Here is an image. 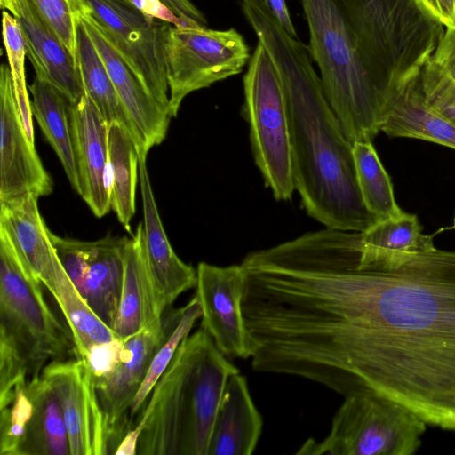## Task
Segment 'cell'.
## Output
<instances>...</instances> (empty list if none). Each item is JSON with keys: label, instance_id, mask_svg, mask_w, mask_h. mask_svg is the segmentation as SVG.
<instances>
[{"label": "cell", "instance_id": "1", "mask_svg": "<svg viewBox=\"0 0 455 455\" xmlns=\"http://www.w3.org/2000/svg\"><path fill=\"white\" fill-rule=\"evenodd\" d=\"M360 239L325 228L283 250L267 300L276 365L455 431V251L391 252Z\"/></svg>", "mask_w": 455, "mask_h": 455}, {"label": "cell", "instance_id": "2", "mask_svg": "<svg viewBox=\"0 0 455 455\" xmlns=\"http://www.w3.org/2000/svg\"><path fill=\"white\" fill-rule=\"evenodd\" d=\"M242 9L283 82L294 188L305 211L325 228L367 230L377 220L359 190L354 144L326 98L308 47L290 36L263 3L242 0Z\"/></svg>", "mask_w": 455, "mask_h": 455}, {"label": "cell", "instance_id": "3", "mask_svg": "<svg viewBox=\"0 0 455 455\" xmlns=\"http://www.w3.org/2000/svg\"><path fill=\"white\" fill-rule=\"evenodd\" d=\"M43 286L0 228V398L50 362L77 356L71 331L47 304Z\"/></svg>", "mask_w": 455, "mask_h": 455}, {"label": "cell", "instance_id": "4", "mask_svg": "<svg viewBox=\"0 0 455 455\" xmlns=\"http://www.w3.org/2000/svg\"><path fill=\"white\" fill-rule=\"evenodd\" d=\"M374 74L394 99L418 77L445 31L419 0H348Z\"/></svg>", "mask_w": 455, "mask_h": 455}, {"label": "cell", "instance_id": "5", "mask_svg": "<svg viewBox=\"0 0 455 455\" xmlns=\"http://www.w3.org/2000/svg\"><path fill=\"white\" fill-rule=\"evenodd\" d=\"M427 424L400 403L375 393L345 396L329 435L307 440L301 455H411L421 446Z\"/></svg>", "mask_w": 455, "mask_h": 455}, {"label": "cell", "instance_id": "6", "mask_svg": "<svg viewBox=\"0 0 455 455\" xmlns=\"http://www.w3.org/2000/svg\"><path fill=\"white\" fill-rule=\"evenodd\" d=\"M243 94L254 162L274 197L288 200L295 188L286 97L278 69L259 41L243 76Z\"/></svg>", "mask_w": 455, "mask_h": 455}, {"label": "cell", "instance_id": "7", "mask_svg": "<svg viewBox=\"0 0 455 455\" xmlns=\"http://www.w3.org/2000/svg\"><path fill=\"white\" fill-rule=\"evenodd\" d=\"M207 336L200 327L182 341L152 389L137 425L123 438L116 455H180L195 405L194 369Z\"/></svg>", "mask_w": 455, "mask_h": 455}, {"label": "cell", "instance_id": "8", "mask_svg": "<svg viewBox=\"0 0 455 455\" xmlns=\"http://www.w3.org/2000/svg\"><path fill=\"white\" fill-rule=\"evenodd\" d=\"M249 57V47L235 28L214 30L171 25L164 45L171 116H177L189 93L239 74Z\"/></svg>", "mask_w": 455, "mask_h": 455}, {"label": "cell", "instance_id": "9", "mask_svg": "<svg viewBox=\"0 0 455 455\" xmlns=\"http://www.w3.org/2000/svg\"><path fill=\"white\" fill-rule=\"evenodd\" d=\"M83 1L86 13L149 92L169 110L164 45L172 24L145 14L127 0Z\"/></svg>", "mask_w": 455, "mask_h": 455}, {"label": "cell", "instance_id": "10", "mask_svg": "<svg viewBox=\"0 0 455 455\" xmlns=\"http://www.w3.org/2000/svg\"><path fill=\"white\" fill-rule=\"evenodd\" d=\"M180 315L170 308L162 320L122 339L116 359L101 375L94 377L108 437L109 454H116L131 431L129 412L148 373L152 359L165 341Z\"/></svg>", "mask_w": 455, "mask_h": 455}, {"label": "cell", "instance_id": "11", "mask_svg": "<svg viewBox=\"0 0 455 455\" xmlns=\"http://www.w3.org/2000/svg\"><path fill=\"white\" fill-rule=\"evenodd\" d=\"M50 238L80 296L112 328L119 307L130 239L108 235L87 242L62 238L51 231Z\"/></svg>", "mask_w": 455, "mask_h": 455}, {"label": "cell", "instance_id": "12", "mask_svg": "<svg viewBox=\"0 0 455 455\" xmlns=\"http://www.w3.org/2000/svg\"><path fill=\"white\" fill-rule=\"evenodd\" d=\"M41 374L60 403L70 454H109L105 419L89 363L78 356L55 360L47 363Z\"/></svg>", "mask_w": 455, "mask_h": 455}, {"label": "cell", "instance_id": "13", "mask_svg": "<svg viewBox=\"0 0 455 455\" xmlns=\"http://www.w3.org/2000/svg\"><path fill=\"white\" fill-rule=\"evenodd\" d=\"M242 265L219 267L200 262L196 267V296L202 310L201 327L227 357L251 356L242 302L245 291Z\"/></svg>", "mask_w": 455, "mask_h": 455}, {"label": "cell", "instance_id": "14", "mask_svg": "<svg viewBox=\"0 0 455 455\" xmlns=\"http://www.w3.org/2000/svg\"><path fill=\"white\" fill-rule=\"evenodd\" d=\"M0 71V203L48 196L52 180L24 128L9 65Z\"/></svg>", "mask_w": 455, "mask_h": 455}, {"label": "cell", "instance_id": "15", "mask_svg": "<svg viewBox=\"0 0 455 455\" xmlns=\"http://www.w3.org/2000/svg\"><path fill=\"white\" fill-rule=\"evenodd\" d=\"M139 153V177L143 204L144 257L147 274L162 314L185 291L195 288L196 269L174 252L157 210L146 166L147 155Z\"/></svg>", "mask_w": 455, "mask_h": 455}, {"label": "cell", "instance_id": "16", "mask_svg": "<svg viewBox=\"0 0 455 455\" xmlns=\"http://www.w3.org/2000/svg\"><path fill=\"white\" fill-rule=\"evenodd\" d=\"M78 172V194L93 214L101 218L111 209L108 180V127L93 101L84 94L69 108Z\"/></svg>", "mask_w": 455, "mask_h": 455}, {"label": "cell", "instance_id": "17", "mask_svg": "<svg viewBox=\"0 0 455 455\" xmlns=\"http://www.w3.org/2000/svg\"><path fill=\"white\" fill-rule=\"evenodd\" d=\"M81 20L96 46L126 111L138 128L146 150L160 144L167 134L171 115L111 44L93 20L85 13Z\"/></svg>", "mask_w": 455, "mask_h": 455}, {"label": "cell", "instance_id": "18", "mask_svg": "<svg viewBox=\"0 0 455 455\" xmlns=\"http://www.w3.org/2000/svg\"><path fill=\"white\" fill-rule=\"evenodd\" d=\"M38 198L29 194L0 203V228L7 233L28 268L47 290L66 271L39 212Z\"/></svg>", "mask_w": 455, "mask_h": 455}, {"label": "cell", "instance_id": "19", "mask_svg": "<svg viewBox=\"0 0 455 455\" xmlns=\"http://www.w3.org/2000/svg\"><path fill=\"white\" fill-rule=\"evenodd\" d=\"M17 19L22 29L27 56L36 76L52 84L71 104L77 102L85 92L76 57L29 0H22Z\"/></svg>", "mask_w": 455, "mask_h": 455}, {"label": "cell", "instance_id": "20", "mask_svg": "<svg viewBox=\"0 0 455 455\" xmlns=\"http://www.w3.org/2000/svg\"><path fill=\"white\" fill-rule=\"evenodd\" d=\"M263 420L249 392L246 379L231 375L215 416L208 455H251L257 447Z\"/></svg>", "mask_w": 455, "mask_h": 455}, {"label": "cell", "instance_id": "21", "mask_svg": "<svg viewBox=\"0 0 455 455\" xmlns=\"http://www.w3.org/2000/svg\"><path fill=\"white\" fill-rule=\"evenodd\" d=\"M147 274L144 257V228L140 222L130 239L118 310L112 326L116 335L126 339L162 320Z\"/></svg>", "mask_w": 455, "mask_h": 455}, {"label": "cell", "instance_id": "22", "mask_svg": "<svg viewBox=\"0 0 455 455\" xmlns=\"http://www.w3.org/2000/svg\"><path fill=\"white\" fill-rule=\"evenodd\" d=\"M380 132L393 138L423 140L455 149V124L427 105L419 84V76L396 93Z\"/></svg>", "mask_w": 455, "mask_h": 455}, {"label": "cell", "instance_id": "23", "mask_svg": "<svg viewBox=\"0 0 455 455\" xmlns=\"http://www.w3.org/2000/svg\"><path fill=\"white\" fill-rule=\"evenodd\" d=\"M76 60L85 94L108 124H118L133 139L138 152L148 156L142 137L122 103L107 68L81 18L76 28Z\"/></svg>", "mask_w": 455, "mask_h": 455}, {"label": "cell", "instance_id": "24", "mask_svg": "<svg viewBox=\"0 0 455 455\" xmlns=\"http://www.w3.org/2000/svg\"><path fill=\"white\" fill-rule=\"evenodd\" d=\"M32 403L21 455H71L59 399L41 372L26 383Z\"/></svg>", "mask_w": 455, "mask_h": 455}, {"label": "cell", "instance_id": "25", "mask_svg": "<svg viewBox=\"0 0 455 455\" xmlns=\"http://www.w3.org/2000/svg\"><path fill=\"white\" fill-rule=\"evenodd\" d=\"M28 89L32 95V115L58 156L73 189L78 193L79 180L71 132L70 102L52 84L36 76Z\"/></svg>", "mask_w": 455, "mask_h": 455}, {"label": "cell", "instance_id": "26", "mask_svg": "<svg viewBox=\"0 0 455 455\" xmlns=\"http://www.w3.org/2000/svg\"><path fill=\"white\" fill-rule=\"evenodd\" d=\"M108 160L111 209L130 232L131 220L135 213L139 153L131 135L115 124L108 127Z\"/></svg>", "mask_w": 455, "mask_h": 455}, {"label": "cell", "instance_id": "27", "mask_svg": "<svg viewBox=\"0 0 455 455\" xmlns=\"http://www.w3.org/2000/svg\"><path fill=\"white\" fill-rule=\"evenodd\" d=\"M47 291L71 331L78 357L86 361L93 348L119 339L83 299L66 272Z\"/></svg>", "mask_w": 455, "mask_h": 455}, {"label": "cell", "instance_id": "28", "mask_svg": "<svg viewBox=\"0 0 455 455\" xmlns=\"http://www.w3.org/2000/svg\"><path fill=\"white\" fill-rule=\"evenodd\" d=\"M353 153L359 190L367 210L377 221L401 216L391 179L384 168L372 141H356Z\"/></svg>", "mask_w": 455, "mask_h": 455}, {"label": "cell", "instance_id": "29", "mask_svg": "<svg viewBox=\"0 0 455 455\" xmlns=\"http://www.w3.org/2000/svg\"><path fill=\"white\" fill-rule=\"evenodd\" d=\"M202 310L196 295L182 307L178 322L154 355L148 373L139 389L129 412L131 430L135 427L155 385L170 364L182 341L189 335Z\"/></svg>", "mask_w": 455, "mask_h": 455}, {"label": "cell", "instance_id": "30", "mask_svg": "<svg viewBox=\"0 0 455 455\" xmlns=\"http://www.w3.org/2000/svg\"><path fill=\"white\" fill-rule=\"evenodd\" d=\"M435 235H424L418 217L404 212L399 217L377 221L361 232V240L382 251L415 253L433 249Z\"/></svg>", "mask_w": 455, "mask_h": 455}, {"label": "cell", "instance_id": "31", "mask_svg": "<svg viewBox=\"0 0 455 455\" xmlns=\"http://www.w3.org/2000/svg\"><path fill=\"white\" fill-rule=\"evenodd\" d=\"M3 38L8 65L11 70L17 104L26 132L34 140L31 101L29 100L25 77L26 45L19 20L7 12H3Z\"/></svg>", "mask_w": 455, "mask_h": 455}, {"label": "cell", "instance_id": "32", "mask_svg": "<svg viewBox=\"0 0 455 455\" xmlns=\"http://www.w3.org/2000/svg\"><path fill=\"white\" fill-rule=\"evenodd\" d=\"M27 381L19 384L0 405V455H21L32 411Z\"/></svg>", "mask_w": 455, "mask_h": 455}, {"label": "cell", "instance_id": "33", "mask_svg": "<svg viewBox=\"0 0 455 455\" xmlns=\"http://www.w3.org/2000/svg\"><path fill=\"white\" fill-rule=\"evenodd\" d=\"M29 2L76 59L77 23L80 18L86 13L84 1L29 0Z\"/></svg>", "mask_w": 455, "mask_h": 455}, {"label": "cell", "instance_id": "34", "mask_svg": "<svg viewBox=\"0 0 455 455\" xmlns=\"http://www.w3.org/2000/svg\"><path fill=\"white\" fill-rule=\"evenodd\" d=\"M419 84L427 105L455 124V83L432 59L420 72Z\"/></svg>", "mask_w": 455, "mask_h": 455}, {"label": "cell", "instance_id": "35", "mask_svg": "<svg viewBox=\"0 0 455 455\" xmlns=\"http://www.w3.org/2000/svg\"><path fill=\"white\" fill-rule=\"evenodd\" d=\"M432 60L455 83V27L445 28Z\"/></svg>", "mask_w": 455, "mask_h": 455}, {"label": "cell", "instance_id": "36", "mask_svg": "<svg viewBox=\"0 0 455 455\" xmlns=\"http://www.w3.org/2000/svg\"><path fill=\"white\" fill-rule=\"evenodd\" d=\"M174 16L180 19L185 27L206 28L207 20L204 14L190 0H159Z\"/></svg>", "mask_w": 455, "mask_h": 455}, {"label": "cell", "instance_id": "37", "mask_svg": "<svg viewBox=\"0 0 455 455\" xmlns=\"http://www.w3.org/2000/svg\"><path fill=\"white\" fill-rule=\"evenodd\" d=\"M137 9L145 14L167 21L176 27H183V22L172 14V12L159 0H127Z\"/></svg>", "mask_w": 455, "mask_h": 455}, {"label": "cell", "instance_id": "38", "mask_svg": "<svg viewBox=\"0 0 455 455\" xmlns=\"http://www.w3.org/2000/svg\"><path fill=\"white\" fill-rule=\"evenodd\" d=\"M445 28L455 27V0H419Z\"/></svg>", "mask_w": 455, "mask_h": 455}, {"label": "cell", "instance_id": "39", "mask_svg": "<svg viewBox=\"0 0 455 455\" xmlns=\"http://www.w3.org/2000/svg\"><path fill=\"white\" fill-rule=\"evenodd\" d=\"M266 5L270 9L283 29L290 36L297 38V33L292 24L285 0H266Z\"/></svg>", "mask_w": 455, "mask_h": 455}, {"label": "cell", "instance_id": "40", "mask_svg": "<svg viewBox=\"0 0 455 455\" xmlns=\"http://www.w3.org/2000/svg\"><path fill=\"white\" fill-rule=\"evenodd\" d=\"M22 0H0V4L3 9H6L14 17H19L20 13Z\"/></svg>", "mask_w": 455, "mask_h": 455}, {"label": "cell", "instance_id": "41", "mask_svg": "<svg viewBox=\"0 0 455 455\" xmlns=\"http://www.w3.org/2000/svg\"><path fill=\"white\" fill-rule=\"evenodd\" d=\"M446 229H455V215H454V219H453V224L451 227H449V228H442L440 230H446Z\"/></svg>", "mask_w": 455, "mask_h": 455}, {"label": "cell", "instance_id": "42", "mask_svg": "<svg viewBox=\"0 0 455 455\" xmlns=\"http://www.w3.org/2000/svg\"><path fill=\"white\" fill-rule=\"evenodd\" d=\"M258 1H259V2H261V3L266 4V0H258Z\"/></svg>", "mask_w": 455, "mask_h": 455}]
</instances>
